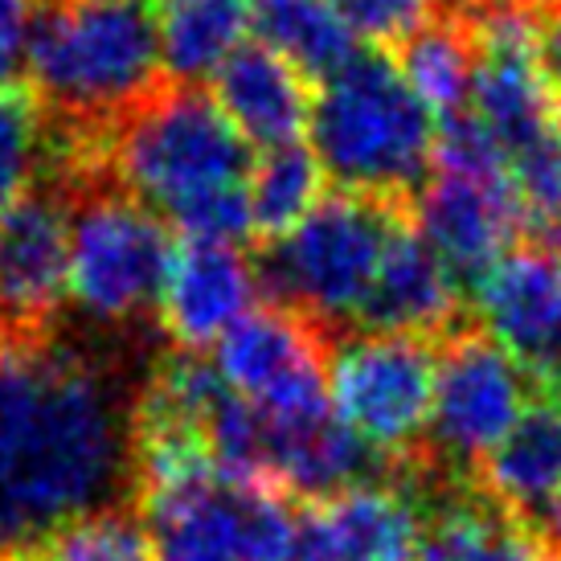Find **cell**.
Masks as SVG:
<instances>
[{
  "instance_id": "19",
  "label": "cell",
  "mask_w": 561,
  "mask_h": 561,
  "mask_svg": "<svg viewBox=\"0 0 561 561\" xmlns=\"http://www.w3.org/2000/svg\"><path fill=\"white\" fill-rule=\"evenodd\" d=\"M483 496L513 516H546L561 500V402L525 410L508 438L480 463Z\"/></svg>"
},
{
  "instance_id": "18",
  "label": "cell",
  "mask_w": 561,
  "mask_h": 561,
  "mask_svg": "<svg viewBox=\"0 0 561 561\" xmlns=\"http://www.w3.org/2000/svg\"><path fill=\"white\" fill-rule=\"evenodd\" d=\"M214 103L238 127V136L263 152L299 144V131H308L312 115L308 79L263 42H247L214 75Z\"/></svg>"
},
{
  "instance_id": "6",
  "label": "cell",
  "mask_w": 561,
  "mask_h": 561,
  "mask_svg": "<svg viewBox=\"0 0 561 561\" xmlns=\"http://www.w3.org/2000/svg\"><path fill=\"white\" fill-rule=\"evenodd\" d=\"M398 226L402 214L390 202L328 193L296 230L266 247L259 279L279 308L308 324L357 328Z\"/></svg>"
},
{
  "instance_id": "7",
  "label": "cell",
  "mask_w": 561,
  "mask_h": 561,
  "mask_svg": "<svg viewBox=\"0 0 561 561\" xmlns=\"http://www.w3.org/2000/svg\"><path fill=\"white\" fill-rule=\"evenodd\" d=\"M140 513L157 561H291L296 546L283 492L218 468L140 492Z\"/></svg>"
},
{
  "instance_id": "10",
  "label": "cell",
  "mask_w": 561,
  "mask_h": 561,
  "mask_svg": "<svg viewBox=\"0 0 561 561\" xmlns=\"http://www.w3.org/2000/svg\"><path fill=\"white\" fill-rule=\"evenodd\" d=\"M529 410V374L483 332H459L435 365V402L426 443L455 471L480 463L508 438Z\"/></svg>"
},
{
  "instance_id": "9",
  "label": "cell",
  "mask_w": 561,
  "mask_h": 561,
  "mask_svg": "<svg viewBox=\"0 0 561 561\" xmlns=\"http://www.w3.org/2000/svg\"><path fill=\"white\" fill-rule=\"evenodd\" d=\"M172 247L152 209L94 188L70 214V299L103 324L157 312Z\"/></svg>"
},
{
  "instance_id": "24",
  "label": "cell",
  "mask_w": 561,
  "mask_h": 561,
  "mask_svg": "<svg viewBox=\"0 0 561 561\" xmlns=\"http://www.w3.org/2000/svg\"><path fill=\"white\" fill-rule=\"evenodd\" d=\"M398 70L405 75L410 91L422 99V107L435 115L438 124L468 115L471 75H476V49L463 21H431L422 25L402 46Z\"/></svg>"
},
{
  "instance_id": "1",
  "label": "cell",
  "mask_w": 561,
  "mask_h": 561,
  "mask_svg": "<svg viewBox=\"0 0 561 561\" xmlns=\"http://www.w3.org/2000/svg\"><path fill=\"white\" fill-rule=\"evenodd\" d=\"M131 480V405L91 357L0 332V520L13 541L111 508Z\"/></svg>"
},
{
  "instance_id": "14",
  "label": "cell",
  "mask_w": 561,
  "mask_h": 561,
  "mask_svg": "<svg viewBox=\"0 0 561 561\" xmlns=\"http://www.w3.org/2000/svg\"><path fill=\"white\" fill-rule=\"evenodd\" d=\"M426 516L410 483H353L296 516L291 561H419Z\"/></svg>"
},
{
  "instance_id": "29",
  "label": "cell",
  "mask_w": 561,
  "mask_h": 561,
  "mask_svg": "<svg viewBox=\"0 0 561 561\" xmlns=\"http://www.w3.org/2000/svg\"><path fill=\"white\" fill-rule=\"evenodd\" d=\"M533 226L541 230L546 250L561 263V176H558V185L549 188L546 197L533 205Z\"/></svg>"
},
{
  "instance_id": "26",
  "label": "cell",
  "mask_w": 561,
  "mask_h": 561,
  "mask_svg": "<svg viewBox=\"0 0 561 561\" xmlns=\"http://www.w3.org/2000/svg\"><path fill=\"white\" fill-rule=\"evenodd\" d=\"M25 561H157V553L148 546L140 520L103 508L49 533Z\"/></svg>"
},
{
  "instance_id": "12",
  "label": "cell",
  "mask_w": 561,
  "mask_h": 561,
  "mask_svg": "<svg viewBox=\"0 0 561 561\" xmlns=\"http://www.w3.org/2000/svg\"><path fill=\"white\" fill-rule=\"evenodd\" d=\"M529 226V197L504 169H431V181L414 193V230L451 266L455 279L476 283L516 250Z\"/></svg>"
},
{
  "instance_id": "30",
  "label": "cell",
  "mask_w": 561,
  "mask_h": 561,
  "mask_svg": "<svg viewBox=\"0 0 561 561\" xmlns=\"http://www.w3.org/2000/svg\"><path fill=\"white\" fill-rule=\"evenodd\" d=\"M13 533H9V525H4V520H0V561H16L13 558Z\"/></svg>"
},
{
  "instance_id": "23",
  "label": "cell",
  "mask_w": 561,
  "mask_h": 561,
  "mask_svg": "<svg viewBox=\"0 0 561 561\" xmlns=\"http://www.w3.org/2000/svg\"><path fill=\"white\" fill-rule=\"evenodd\" d=\"M324 169L308 144H283L254 157L247 172L250 230L263 238H283L324 202Z\"/></svg>"
},
{
  "instance_id": "21",
  "label": "cell",
  "mask_w": 561,
  "mask_h": 561,
  "mask_svg": "<svg viewBox=\"0 0 561 561\" xmlns=\"http://www.w3.org/2000/svg\"><path fill=\"white\" fill-rule=\"evenodd\" d=\"M160 66L176 87H197L247 46L250 0H160Z\"/></svg>"
},
{
  "instance_id": "4",
  "label": "cell",
  "mask_w": 561,
  "mask_h": 561,
  "mask_svg": "<svg viewBox=\"0 0 561 561\" xmlns=\"http://www.w3.org/2000/svg\"><path fill=\"white\" fill-rule=\"evenodd\" d=\"M308 131V148L341 193L393 205L414 197L435 169L438 119L410 91L398 62L377 49L353 54L320 82Z\"/></svg>"
},
{
  "instance_id": "22",
  "label": "cell",
  "mask_w": 561,
  "mask_h": 561,
  "mask_svg": "<svg viewBox=\"0 0 561 561\" xmlns=\"http://www.w3.org/2000/svg\"><path fill=\"white\" fill-rule=\"evenodd\" d=\"M250 30L304 79L324 82L357 54V37L328 0H250Z\"/></svg>"
},
{
  "instance_id": "20",
  "label": "cell",
  "mask_w": 561,
  "mask_h": 561,
  "mask_svg": "<svg viewBox=\"0 0 561 561\" xmlns=\"http://www.w3.org/2000/svg\"><path fill=\"white\" fill-rule=\"evenodd\" d=\"M419 561H558L529 520L504 513L483 492L447 496L426 516Z\"/></svg>"
},
{
  "instance_id": "11",
  "label": "cell",
  "mask_w": 561,
  "mask_h": 561,
  "mask_svg": "<svg viewBox=\"0 0 561 561\" xmlns=\"http://www.w3.org/2000/svg\"><path fill=\"white\" fill-rule=\"evenodd\" d=\"M214 369L266 419L328 410V344L320 328L279 304L254 308L214 344Z\"/></svg>"
},
{
  "instance_id": "16",
  "label": "cell",
  "mask_w": 561,
  "mask_h": 561,
  "mask_svg": "<svg viewBox=\"0 0 561 561\" xmlns=\"http://www.w3.org/2000/svg\"><path fill=\"white\" fill-rule=\"evenodd\" d=\"M259 266L238 247L181 238L157 299L160 328L181 353H202L259 308Z\"/></svg>"
},
{
  "instance_id": "28",
  "label": "cell",
  "mask_w": 561,
  "mask_h": 561,
  "mask_svg": "<svg viewBox=\"0 0 561 561\" xmlns=\"http://www.w3.org/2000/svg\"><path fill=\"white\" fill-rule=\"evenodd\" d=\"M541 9V62L561 91V0H537Z\"/></svg>"
},
{
  "instance_id": "5",
  "label": "cell",
  "mask_w": 561,
  "mask_h": 561,
  "mask_svg": "<svg viewBox=\"0 0 561 561\" xmlns=\"http://www.w3.org/2000/svg\"><path fill=\"white\" fill-rule=\"evenodd\" d=\"M476 49L468 115L537 205L561 176V91L541 62L537 0H476L463 21Z\"/></svg>"
},
{
  "instance_id": "13",
  "label": "cell",
  "mask_w": 561,
  "mask_h": 561,
  "mask_svg": "<svg viewBox=\"0 0 561 561\" xmlns=\"http://www.w3.org/2000/svg\"><path fill=\"white\" fill-rule=\"evenodd\" d=\"M70 214L58 188L0 209V332L37 336L70 299Z\"/></svg>"
},
{
  "instance_id": "25",
  "label": "cell",
  "mask_w": 561,
  "mask_h": 561,
  "mask_svg": "<svg viewBox=\"0 0 561 561\" xmlns=\"http://www.w3.org/2000/svg\"><path fill=\"white\" fill-rule=\"evenodd\" d=\"M58 148L62 144L49 140L37 94L21 91L16 82H0V209L33 193L37 176L58 164Z\"/></svg>"
},
{
  "instance_id": "15",
  "label": "cell",
  "mask_w": 561,
  "mask_h": 561,
  "mask_svg": "<svg viewBox=\"0 0 561 561\" xmlns=\"http://www.w3.org/2000/svg\"><path fill=\"white\" fill-rule=\"evenodd\" d=\"M471 312L537 381L561 369V263L549 250H508L471 283Z\"/></svg>"
},
{
  "instance_id": "17",
  "label": "cell",
  "mask_w": 561,
  "mask_h": 561,
  "mask_svg": "<svg viewBox=\"0 0 561 561\" xmlns=\"http://www.w3.org/2000/svg\"><path fill=\"white\" fill-rule=\"evenodd\" d=\"M459 316V279L431 242L402 218L390 247L381 254L374 291L360 308L365 332H393V336H438Z\"/></svg>"
},
{
  "instance_id": "8",
  "label": "cell",
  "mask_w": 561,
  "mask_h": 561,
  "mask_svg": "<svg viewBox=\"0 0 561 561\" xmlns=\"http://www.w3.org/2000/svg\"><path fill=\"white\" fill-rule=\"evenodd\" d=\"M438 353L419 336L353 328L328 348L332 414L377 455L410 459L431 431Z\"/></svg>"
},
{
  "instance_id": "3",
  "label": "cell",
  "mask_w": 561,
  "mask_h": 561,
  "mask_svg": "<svg viewBox=\"0 0 561 561\" xmlns=\"http://www.w3.org/2000/svg\"><path fill=\"white\" fill-rule=\"evenodd\" d=\"M37 103L70 127L94 131L144 103L160 79L152 0H46L30 33Z\"/></svg>"
},
{
  "instance_id": "31",
  "label": "cell",
  "mask_w": 561,
  "mask_h": 561,
  "mask_svg": "<svg viewBox=\"0 0 561 561\" xmlns=\"http://www.w3.org/2000/svg\"><path fill=\"white\" fill-rule=\"evenodd\" d=\"M546 386H549V390H553V402H561V369H558V374H553V377H549Z\"/></svg>"
},
{
  "instance_id": "27",
  "label": "cell",
  "mask_w": 561,
  "mask_h": 561,
  "mask_svg": "<svg viewBox=\"0 0 561 561\" xmlns=\"http://www.w3.org/2000/svg\"><path fill=\"white\" fill-rule=\"evenodd\" d=\"M33 0H0V82H13L25 66L33 33Z\"/></svg>"
},
{
  "instance_id": "2",
  "label": "cell",
  "mask_w": 561,
  "mask_h": 561,
  "mask_svg": "<svg viewBox=\"0 0 561 561\" xmlns=\"http://www.w3.org/2000/svg\"><path fill=\"white\" fill-rule=\"evenodd\" d=\"M250 144L202 87L152 91L94 136L91 172L103 169L124 197L169 218L193 242L242 247L250 230Z\"/></svg>"
}]
</instances>
